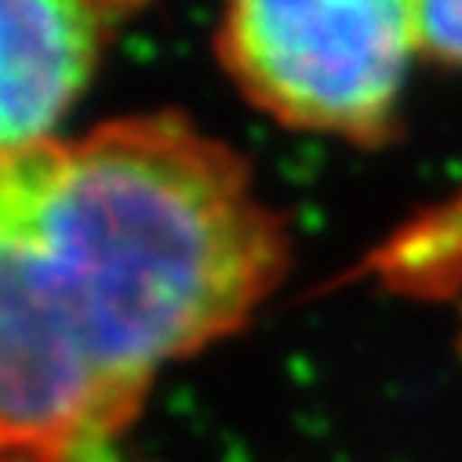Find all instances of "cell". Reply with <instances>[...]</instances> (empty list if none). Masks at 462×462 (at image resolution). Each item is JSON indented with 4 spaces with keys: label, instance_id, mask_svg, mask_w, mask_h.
Listing matches in <instances>:
<instances>
[{
    "label": "cell",
    "instance_id": "cell-1",
    "mask_svg": "<svg viewBox=\"0 0 462 462\" xmlns=\"http://www.w3.org/2000/svg\"><path fill=\"white\" fill-rule=\"evenodd\" d=\"M284 266L245 161L175 113L0 157V462H88Z\"/></svg>",
    "mask_w": 462,
    "mask_h": 462
},
{
    "label": "cell",
    "instance_id": "cell-2",
    "mask_svg": "<svg viewBox=\"0 0 462 462\" xmlns=\"http://www.w3.org/2000/svg\"><path fill=\"white\" fill-rule=\"evenodd\" d=\"M215 51L270 117L350 143H379L419 51L415 5L252 0L226 12Z\"/></svg>",
    "mask_w": 462,
    "mask_h": 462
},
{
    "label": "cell",
    "instance_id": "cell-3",
    "mask_svg": "<svg viewBox=\"0 0 462 462\" xmlns=\"http://www.w3.org/2000/svg\"><path fill=\"white\" fill-rule=\"evenodd\" d=\"M128 15L95 0H0V157L55 139Z\"/></svg>",
    "mask_w": 462,
    "mask_h": 462
},
{
    "label": "cell",
    "instance_id": "cell-4",
    "mask_svg": "<svg viewBox=\"0 0 462 462\" xmlns=\"http://www.w3.org/2000/svg\"><path fill=\"white\" fill-rule=\"evenodd\" d=\"M350 277L411 299L455 295L462 288V189L393 229Z\"/></svg>",
    "mask_w": 462,
    "mask_h": 462
},
{
    "label": "cell",
    "instance_id": "cell-5",
    "mask_svg": "<svg viewBox=\"0 0 462 462\" xmlns=\"http://www.w3.org/2000/svg\"><path fill=\"white\" fill-rule=\"evenodd\" d=\"M415 37L419 51L462 66V5H415Z\"/></svg>",
    "mask_w": 462,
    "mask_h": 462
}]
</instances>
